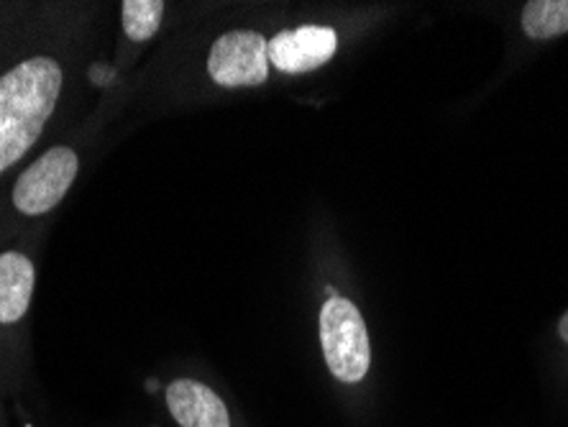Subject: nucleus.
<instances>
[{"instance_id": "1", "label": "nucleus", "mask_w": 568, "mask_h": 427, "mask_svg": "<svg viewBox=\"0 0 568 427\" xmlns=\"http://www.w3.org/2000/svg\"><path fill=\"white\" fill-rule=\"evenodd\" d=\"M60 92L62 67L52 57H31L0 74V174L41 139Z\"/></svg>"}, {"instance_id": "2", "label": "nucleus", "mask_w": 568, "mask_h": 427, "mask_svg": "<svg viewBox=\"0 0 568 427\" xmlns=\"http://www.w3.org/2000/svg\"><path fill=\"white\" fill-rule=\"evenodd\" d=\"M321 348L325 366L341 384H362L372 368V340L358 307L331 297L321 309Z\"/></svg>"}, {"instance_id": "3", "label": "nucleus", "mask_w": 568, "mask_h": 427, "mask_svg": "<svg viewBox=\"0 0 568 427\" xmlns=\"http://www.w3.org/2000/svg\"><path fill=\"white\" fill-rule=\"evenodd\" d=\"M80 172L78 152L70 146H54L41 154L13 187V205L23 215H44L54 211L70 192Z\"/></svg>"}, {"instance_id": "4", "label": "nucleus", "mask_w": 568, "mask_h": 427, "mask_svg": "<svg viewBox=\"0 0 568 427\" xmlns=\"http://www.w3.org/2000/svg\"><path fill=\"white\" fill-rule=\"evenodd\" d=\"M266 41L258 31L236 29L215 39L207 54V74L215 85L258 88L270 80V52Z\"/></svg>"}, {"instance_id": "5", "label": "nucleus", "mask_w": 568, "mask_h": 427, "mask_svg": "<svg viewBox=\"0 0 568 427\" xmlns=\"http://www.w3.org/2000/svg\"><path fill=\"white\" fill-rule=\"evenodd\" d=\"M338 49V33L331 27H297L274 33L266 44L270 64L280 72L303 74L321 70Z\"/></svg>"}, {"instance_id": "6", "label": "nucleus", "mask_w": 568, "mask_h": 427, "mask_svg": "<svg viewBox=\"0 0 568 427\" xmlns=\"http://www.w3.org/2000/svg\"><path fill=\"white\" fill-rule=\"evenodd\" d=\"M166 409L180 427H231L223 397L197 379H174L164 392Z\"/></svg>"}, {"instance_id": "7", "label": "nucleus", "mask_w": 568, "mask_h": 427, "mask_svg": "<svg viewBox=\"0 0 568 427\" xmlns=\"http://www.w3.org/2000/svg\"><path fill=\"white\" fill-rule=\"evenodd\" d=\"M37 270L29 256L19 251L0 254V323L13 325L29 313Z\"/></svg>"}, {"instance_id": "8", "label": "nucleus", "mask_w": 568, "mask_h": 427, "mask_svg": "<svg viewBox=\"0 0 568 427\" xmlns=\"http://www.w3.org/2000/svg\"><path fill=\"white\" fill-rule=\"evenodd\" d=\"M523 31L548 41L568 33V0H532L523 8Z\"/></svg>"}, {"instance_id": "9", "label": "nucleus", "mask_w": 568, "mask_h": 427, "mask_svg": "<svg viewBox=\"0 0 568 427\" xmlns=\"http://www.w3.org/2000/svg\"><path fill=\"white\" fill-rule=\"evenodd\" d=\"M121 16L123 31L131 41H149L162 27L164 3L162 0H123Z\"/></svg>"}, {"instance_id": "10", "label": "nucleus", "mask_w": 568, "mask_h": 427, "mask_svg": "<svg viewBox=\"0 0 568 427\" xmlns=\"http://www.w3.org/2000/svg\"><path fill=\"white\" fill-rule=\"evenodd\" d=\"M558 336H561V340L568 346V309L561 315V321H558Z\"/></svg>"}]
</instances>
